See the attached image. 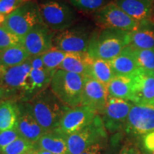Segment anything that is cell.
<instances>
[{
    "instance_id": "6da1fadb",
    "label": "cell",
    "mask_w": 154,
    "mask_h": 154,
    "mask_svg": "<svg viewBox=\"0 0 154 154\" xmlns=\"http://www.w3.org/2000/svg\"><path fill=\"white\" fill-rule=\"evenodd\" d=\"M131 32L105 28L94 30L87 53L92 59L110 61L130 44Z\"/></svg>"
},
{
    "instance_id": "7a4b0ae2",
    "label": "cell",
    "mask_w": 154,
    "mask_h": 154,
    "mask_svg": "<svg viewBox=\"0 0 154 154\" xmlns=\"http://www.w3.org/2000/svg\"><path fill=\"white\" fill-rule=\"evenodd\" d=\"M29 102L36 121L44 132L54 131L69 109L50 88L39 93Z\"/></svg>"
},
{
    "instance_id": "3957f363",
    "label": "cell",
    "mask_w": 154,
    "mask_h": 154,
    "mask_svg": "<svg viewBox=\"0 0 154 154\" xmlns=\"http://www.w3.org/2000/svg\"><path fill=\"white\" fill-rule=\"evenodd\" d=\"M85 77L75 73L57 69L54 73L49 88L69 108L82 104Z\"/></svg>"
},
{
    "instance_id": "277c9868",
    "label": "cell",
    "mask_w": 154,
    "mask_h": 154,
    "mask_svg": "<svg viewBox=\"0 0 154 154\" xmlns=\"http://www.w3.org/2000/svg\"><path fill=\"white\" fill-rule=\"evenodd\" d=\"M38 7L42 22L55 33L66 30L76 23L74 10L63 0H43Z\"/></svg>"
},
{
    "instance_id": "5b68a950",
    "label": "cell",
    "mask_w": 154,
    "mask_h": 154,
    "mask_svg": "<svg viewBox=\"0 0 154 154\" xmlns=\"http://www.w3.org/2000/svg\"><path fill=\"white\" fill-rule=\"evenodd\" d=\"M32 69L29 59L16 66L0 65V101H19Z\"/></svg>"
},
{
    "instance_id": "8992f818",
    "label": "cell",
    "mask_w": 154,
    "mask_h": 154,
    "mask_svg": "<svg viewBox=\"0 0 154 154\" xmlns=\"http://www.w3.org/2000/svg\"><path fill=\"white\" fill-rule=\"evenodd\" d=\"M41 23L43 22L38 4L31 0L6 16L2 25L22 39L36 25Z\"/></svg>"
},
{
    "instance_id": "52a82bcc",
    "label": "cell",
    "mask_w": 154,
    "mask_h": 154,
    "mask_svg": "<svg viewBox=\"0 0 154 154\" xmlns=\"http://www.w3.org/2000/svg\"><path fill=\"white\" fill-rule=\"evenodd\" d=\"M109 137L101 117L96 115L90 124L66 138L68 154H80Z\"/></svg>"
},
{
    "instance_id": "ba28073f",
    "label": "cell",
    "mask_w": 154,
    "mask_h": 154,
    "mask_svg": "<svg viewBox=\"0 0 154 154\" xmlns=\"http://www.w3.org/2000/svg\"><path fill=\"white\" fill-rule=\"evenodd\" d=\"M154 131V105L133 103L124 134L126 140L135 143L138 138Z\"/></svg>"
},
{
    "instance_id": "9c48e42d",
    "label": "cell",
    "mask_w": 154,
    "mask_h": 154,
    "mask_svg": "<svg viewBox=\"0 0 154 154\" xmlns=\"http://www.w3.org/2000/svg\"><path fill=\"white\" fill-rule=\"evenodd\" d=\"M93 31L85 24H74L56 33L54 46L66 53L87 52Z\"/></svg>"
},
{
    "instance_id": "30bf717a",
    "label": "cell",
    "mask_w": 154,
    "mask_h": 154,
    "mask_svg": "<svg viewBox=\"0 0 154 154\" xmlns=\"http://www.w3.org/2000/svg\"><path fill=\"white\" fill-rule=\"evenodd\" d=\"M94 19L101 29L111 28L133 32L140 25V22L128 16L113 2L94 12Z\"/></svg>"
},
{
    "instance_id": "8fae6325",
    "label": "cell",
    "mask_w": 154,
    "mask_h": 154,
    "mask_svg": "<svg viewBox=\"0 0 154 154\" xmlns=\"http://www.w3.org/2000/svg\"><path fill=\"white\" fill-rule=\"evenodd\" d=\"M133 103L116 98L109 97L101 117L109 135L124 132Z\"/></svg>"
},
{
    "instance_id": "7c38bea8",
    "label": "cell",
    "mask_w": 154,
    "mask_h": 154,
    "mask_svg": "<svg viewBox=\"0 0 154 154\" xmlns=\"http://www.w3.org/2000/svg\"><path fill=\"white\" fill-rule=\"evenodd\" d=\"M97 114L96 111L84 106L69 108L54 131L67 138L91 124Z\"/></svg>"
},
{
    "instance_id": "4fadbf2b",
    "label": "cell",
    "mask_w": 154,
    "mask_h": 154,
    "mask_svg": "<svg viewBox=\"0 0 154 154\" xmlns=\"http://www.w3.org/2000/svg\"><path fill=\"white\" fill-rule=\"evenodd\" d=\"M56 33L44 23L36 25L22 38L21 44L31 57L42 55L53 48Z\"/></svg>"
},
{
    "instance_id": "5bb4252c",
    "label": "cell",
    "mask_w": 154,
    "mask_h": 154,
    "mask_svg": "<svg viewBox=\"0 0 154 154\" xmlns=\"http://www.w3.org/2000/svg\"><path fill=\"white\" fill-rule=\"evenodd\" d=\"M18 108V120L17 129L21 137L36 143L44 133L32 112L29 101H17Z\"/></svg>"
},
{
    "instance_id": "9a60e30c",
    "label": "cell",
    "mask_w": 154,
    "mask_h": 154,
    "mask_svg": "<svg viewBox=\"0 0 154 154\" xmlns=\"http://www.w3.org/2000/svg\"><path fill=\"white\" fill-rule=\"evenodd\" d=\"M108 99L107 86L91 77H85L81 106L90 108L101 115L105 109Z\"/></svg>"
},
{
    "instance_id": "2e32d148",
    "label": "cell",
    "mask_w": 154,
    "mask_h": 154,
    "mask_svg": "<svg viewBox=\"0 0 154 154\" xmlns=\"http://www.w3.org/2000/svg\"><path fill=\"white\" fill-rule=\"evenodd\" d=\"M54 73V72H50L47 69H32L19 101H29L38 94L49 88Z\"/></svg>"
},
{
    "instance_id": "e0dca14e",
    "label": "cell",
    "mask_w": 154,
    "mask_h": 154,
    "mask_svg": "<svg viewBox=\"0 0 154 154\" xmlns=\"http://www.w3.org/2000/svg\"><path fill=\"white\" fill-rule=\"evenodd\" d=\"M136 103L154 105V75L139 68L131 75Z\"/></svg>"
},
{
    "instance_id": "ac0fdd59",
    "label": "cell",
    "mask_w": 154,
    "mask_h": 154,
    "mask_svg": "<svg viewBox=\"0 0 154 154\" xmlns=\"http://www.w3.org/2000/svg\"><path fill=\"white\" fill-rule=\"evenodd\" d=\"M113 2L138 22L149 20L153 16L152 0H113Z\"/></svg>"
},
{
    "instance_id": "d6986e66",
    "label": "cell",
    "mask_w": 154,
    "mask_h": 154,
    "mask_svg": "<svg viewBox=\"0 0 154 154\" xmlns=\"http://www.w3.org/2000/svg\"><path fill=\"white\" fill-rule=\"evenodd\" d=\"M109 97L136 103L134 80L131 76H116L107 85Z\"/></svg>"
},
{
    "instance_id": "ffe728a7",
    "label": "cell",
    "mask_w": 154,
    "mask_h": 154,
    "mask_svg": "<svg viewBox=\"0 0 154 154\" xmlns=\"http://www.w3.org/2000/svg\"><path fill=\"white\" fill-rule=\"evenodd\" d=\"M129 45L138 50L154 49V24L151 19L140 22L137 29L131 32Z\"/></svg>"
},
{
    "instance_id": "44dd1931",
    "label": "cell",
    "mask_w": 154,
    "mask_h": 154,
    "mask_svg": "<svg viewBox=\"0 0 154 154\" xmlns=\"http://www.w3.org/2000/svg\"><path fill=\"white\" fill-rule=\"evenodd\" d=\"M109 62L115 76H131L140 68L130 45Z\"/></svg>"
},
{
    "instance_id": "7402d4cb",
    "label": "cell",
    "mask_w": 154,
    "mask_h": 154,
    "mask_svg": "<svg viewBox=\"0 0 154 154\" xmlns=\"http://www.w3.org/2000/svg\"><path fill=\"white\" fill-rule=\"evenodd\" d=\"M92 60L93 59L87 52L66 53L59 69L86 77Z\"/></svg>"
},
{
    "instance_id": "603a6c76",
    "label": "cell",
    "mask_w": 154,
    "mask_h": 154,
    "mask_svg": "<svg viewBox=\"0 0 154 154\" xmlns=\"http://www.w3.org/2000/svg\"><path fill=\"white\" fill-rule=\"evenodd\" d=\"M35 145L36 150H44L53 154H68L66 138L55 131L44 133Z\"/></svg>"
},
{
    "instance_id": "cb8c5ba5",
    "label": "cell",
    "mask_w": 154,
    "mask_h": 154,
    "mask_svg": "<svg viewBox=\"0 0 154 154\" xmlns=\"http://www.w3.org/2000/svg\"><path fill=\"white\" fill-rule=\"evenodd\" d=\"M126 142L124 132L109 135V137L88 148L80 154H119Z\"/></svg>"
},
{
    "instance_id": "d4e9b609",
    "label": "cell",
    "mask_w": 154,
    "mask_h": 154,
    "mask_svg": "<svg viewBox=\"0 0 154 154\" xmlns=\"http://www.w3.org/2000/svg\"><path fill=\"white\" fill-rule=\"evenodd\" d=\"M18 120V108L16 101H0V131L17 127Z\"/></svg>"
},
{
    "instance_id": "484cf974",
    "label": "cell",
    "mask_w": 154,
    "mask_h": 154,
    "mask_svg": "<svg viewBox=\"0 0 154 154\" xmlns=\"http://www.w3.org/2000/svg\"><path fill=\"white\" fill-rule=\"evenodd\" d=\"M31 57L22 44L0 51V65L6 67L16 66L29 59Z\"/></svg>"
},
{
    "instance_id": "4316f807",
    "label": "cell",
    "mask_w": 154,
    "mask_h": 154,
    "mask_svg": "<svg viewBox=\"0 0 154 154\" xmlns=\"http://www.w3.org/2000/svg\"><path fill=\"white\" fill-rule=\"evenodd\" d=\"M115 76L109 61L93 59L89 66L88 77H91L107 86Z\"/></svg>"
},
{
    "instance_id": "83f0119b",
    "label": "cell",
    "mask_w": 154,
    "mask_h": 154,
    "mask_svg": "<svg viewBox=\"0 0 154 154\" xmlns=\"http://www.w3.org/2000/svg\"><path fill=\"white\" fill-rule=\"evenodd\" d=\"M66 53L54 47L42 56L44 68L50 72H55L66 57Z\"/></svg>"
},
{
    "instance_id": "f1b7e54d",
    "label": "cell",
    "mask_w": 154,
    "mask_h": 154,
    "mask_svg": "<svg viewBox=\"0 0 154 154\" xmlns=\"http://www.w3.org/2000/svg\"><path fill=\"white\" fill-rule=\"evenodd\" d=\"M133 53L138 66L149 74L154 72V49H135L132 48Z\"/></svg>"
},
{
    "instance_id": "f546056e",
    "label": "cell",
    "mask_w": 154,
    "mask_h": 154,
    "mask_svg": "<svg viewBox=\"0 0 154 154\" xmlns=\"http://www.w3.org/2000/svg\"><path fill=\"white\" fill-rule=\"evenodd\" d=\"M35 143H32L22 137H19L7 146L2 151L3 154H26L36 150Z\"/></svg>"
},
{
    "instance_id": "4dcf8cb0",
    "label": "cell",
    "mask_w": 154,
    "mask_h": 154,
    "mask_svg": "<svg viewBox=\"0 0 154 154\" xmlns=\"http://www.w3.org/2000/svg\"><path fill=\"white\" fill-rule=\"evenodd\" d=\"M71 5L81 11L96 12L109 4V0H69Z\"/></svg>"
},
{
    "instance_id": "1f68e13d",
    "label": "cell",
    "mask_w": 154,
    "mask_h": 154,
    "mask_svg": "<svg viewBox=\"0 0 154 154\" xmlns=\"http://www.w3.org/2000/svg\"><path fill=\"white\" fill-rule=\"evenodd\" d=\"M22 39L7 29L2 24L0 25V51L7 48L19 45Z\"/></svg>"
},
{
    "instance_id": "d6a6232c",
    "label": "cell",
    "mask_w": 154,
    "mask_h": 154,
    "mask_svg": "<svg viewBox=\"0 0 154 154\" xmlns=\"http://www.w3.org/2000/svg\"><path fill=\"white\" fill-rule=\"evenodd\" d=\"M134 143L142 154L154 153V131L140 136Z\"/></svg>"
},
{
    "instance_id": "836d02e7",
    "label": "cell",
    "mask_w": 154,
    "mask_h": 154,
    "mask_svg": "<svg viewBox=\"0 0 154 154\" xmlns=\"http://www.w3.org/2000/svg\"><path fill=\"white\" fill-rule=\"evenodd\" d=\"M19 137H20V135L17 128L0 131V150L2 151L7 146H9Z\"/></svg>"
},
{
    "instance_id": "e575fe53",
    "label": "cell",
    "mask_w": 154,
    "mask_h": 154,
    "mask_svg": "<svg viewBox=\"0 0 154 154\" xmlns=\"http://www.w3.org/2000/svg\"><path fill=\"white\" fill-rule=\"evenodd\" d=\"M22 4L23 0H0V14L7 16Z\"/></svg>"
},
{
    "instance_id": "d590c367",
    "label": "cell",
    "mask_w": 154,
    "mask_h": 154,
    "mask_svg": "<svg viewBox=\"0 0 154 154\" xmlns=\"http://www.w3.org/2000/svg\"><path fill=\"white\" fill-rule=\"evenodd\" d=\"M119 154H142L140 150L138 149L137 146L133 142L126 140L124 145L123 146L122 149Z\"/></svg>"
},
{
    "instance_id": "8d00e7d4",
    "label": "cell",
    "mask_w": 154,
    "mask_h": 154,
    "mask_svg": "<svg viewBox=\"0 0 154 154\" xmlns=\"http://www.w3.org/2000/svg\"><path fill=\"white\" fill-rule=\"evenodd\" d=\"M29 61L32 66V69H45L44 65L42 61V56H36V57H33L29 58Z\"/></svg>"
},
{
    "instance_id": "74e56055",
    "label": "cell",
    "mask_w": 154,
    "mask_h": 154,
    "mask_svg": "<svg viewBox=\"0 0 154 154\" xmlns=\"http://www.w3.org/2000/svg\"><path fill=\"white\" fill-rule=\"evenodd\" d=\"M38 154H53L49 151H44V150H37Z\"/></svg>"
},
{
    "instance_id": "f35d334b",
    "label": "cell",
    "mask_w": 154,
    "mask_h": 154,
    "mask_svg": "<svg viewBox=\"0 0 154 154\" xmlns=\"http://www.w3.org/2000/svg\"><path fill=\"white\" fill-rule=\"evenodd\" d=\"M5 18H6V16L0 14V25H2L3 24L4 22H5Z\"/></svg>"
},
{
    "instance_id": "ab89813d",
    "label": "cell",
    "mask_w": 154,
    "mask_h": 154,
    "mask_svg": "<svg viewBox=\"0 0 154 154\" xmlns=\"http://www.w3.org/2000/svg\"><path fill=\"white\" fill-rule=\"evenodd\" d=\"M26 154H38V151L37 150H33V151L29 152V153H27Z\"/></svg>"
},
{
    "instance_id": "60d3db41",
    "label": "cell",
    "mask_w": 154,
    "mask_h": 154,
    "mask_svg": "<svg viewBox=\"0 0 154 154\" xmlns=\"http://www.w3.org/2000/svg\"><path fill=\"white\" fill-rule=\"evenodd\" d=\"M151 19L152 22H153V24H154V15H153V17H152V18H151Z\"/></svg>"
},
{
    "instance_id": "b9f144b4",
    "label": "cell",
    "mask_w": 154,
    "mask_h": 154,
    "mask_svg": "<svg viewBox=\"0 0 154 154\" xmlns=\"http://www.w3.org/2000/svg\"><path fill=\"white\" fill-rule=\"evenodd\" d=\"M29 1H31V0H23V2L25 3V2H29Z\"/></svg>"
},
{
    "instance_id": "7bdbcfd3",
    "label": "cell",
    "mask_w": 154,
    "mask_h": 154,
    "mask_svg": "<svg viewBox=\"0 0 154 154\" xmlns=\"http://www.w3.org/2000/svg\"><path fill=\"white\" fill-rule=\"evenodd\" d=\"M153 1V13H154V0H152Z\"/></svg>"
},
{
    "instance_id": "ee69618b",
    "label": "cell",
    "mask_w": 154,
    "mask_h": 154,
    "mask_svg": "<svg viewBox=\"0 0 154 154\" xmlns=\"http://www.w3.org/2000/svg\"><path fill=\"white\" fill-rule=\"evenodd\" d=\"M0 154H3V153H2V151L1 150H0Z\"/></svg>"
},
{
    "instance_id": "f6af8a7d",
    "label": "cell",
    "mask_w": 154,
    "mask_h": 154,
    "mask_svg": "<svg viewBox=\"0 0 154 154\" xmlns=\"http://www.w3.org/2000/svg\"><path fill=\"white\" fill-rule=\"evenodd\" d=\"M151 154H154V153H151Z\"/></svg>"
},
{
    "instance_id": "bcb514c9",
    "label": "cell",
    "mask_w": 154,
    "mask_h": 154,
    "mask_svg": "<svg viewBox=\"0 0 154 154\" xmlns=\"http://www.w3.org/2000/svg\"><path fill=\"white\" fill-rule=\"evenodd\" d=\"M153 75H154V72H153Z\"/></svg>"
}]
</instances>
